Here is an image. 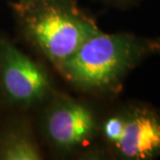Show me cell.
<instances>
[{
    "label": "cell",
    "instance_id": "6da1fadb",
    "mask_svg": "<svg viewBox=\"0 0 160 160\" xmlns=\"http://www.w3.org/2000/svg\"><path fill=\"white\" fill-rule=\"evenodd\" d=\"M144 51L141 41L129 35L98 31L58 69L67 80L81 88L108 91L117 87Z\"/></svg>",
    "mask_w": 160,
    "mask_h": 160
},
{
    "label": "cell",
    "instance_id": "7a4b0ae2",
    "mask_svg": "<svg viewBox=\"0 0 160 160\" xmlns=\"http://www.w3.org/2000/svg\"><path fill=\"white\" fill-rule=\"evenodd\" d=\"M22 15L27 35L57 67L99 31L90 19L56 0L24 2Z\"/></svg>",
    "mask_w": 160,
    "mask_h": 160
},
{
    "label": "cell",
    "instance_id": "3957f363",
    "mask_svg": "<svg viewBox=\"0 0 160 160\" xmlns=\"http://www.w3.org/2000/svg\"><path fill=\"white\" fill-rule=\"evenodd\" d=\"M0 74L6 95L16 103H35L50 91L46 71L6 41H0Z\"/></svg>",
    "mask_w": 160,
    "mask_h": 160
},
{
    "label": "cell",
    "instance_id": "277c9868",
    "mask_svg": "<svg viewBox=\"0 0 160 160\" xmlns=\"http://www.w3.org/2000/svg\"><path fill=\"white\" fill-rule=\"evenodd\" d=\"M124 129L116 148L129 159H150L160 153V115L135 108L124 118Z\"/></svg>",
    "mask_w": 160,
    "mask_h": 160
},
{
    "label": "cell",
    "instance_id": "5b68a950",
    "mask_svg": "<svg viewBox=\"0 0 160 160\" xmlns=\"http://www.w3.org/2000/svg\"><path fill=\"white\" fill-rule=\"evenodd\" d=\"M94 127L91 111L77 102L58 105L47 120V132L51 141L61 148H73L84 144L93 134Z\"/></svg>",
    "mask_w": 160,
    "mask_h": 160
},
{
    "label": "cell",
    "instance_id": "8992f818",
    "mask_svg": "<svg viewBox=\"0 0 160 160\" xmlns=\"http://www.w3.org/2000/svg\"><path fill=\"white\" fill-rule=\"evenodd\" d=\"M0 158L5 160H38L39 149L31 137L22 133L8 136L0 148Z\"/></svg>",
    "mask_w": 160,
    "mask_h": 160
},
{
    "label": "cell",
    "instance_id": "52a82bcc",
    "mask_svg": "<svg viewBox=\"0 0 160 160\" xmlns=\"http://www.w3.org/2000/svg\"><path fill=\"white\" fill-rule=\"evenodd\" d=\"M124 118L120 117H113L110 118L104 123L103 126V133L108 141L116 145L117 141L120 139L123 133L124 129Z\"/></svg>",
    "mask_w": 160,
    "mask_h": 160
},
{
    "label": "cell",
    "instance_id": "ba28073f",
    "mask_svg": "<svg viewBox=\"0 0 160 160\" xmlns=\"http://www.w3.org/2000/svg\"><path fill=\"white\" fill-rule=\"evenodd\" d=\"M23 2H37V1H46V0H22Z\"/></svg>",
    "mask_w": 160,
    "mask_h": 160
}]
</instances>
